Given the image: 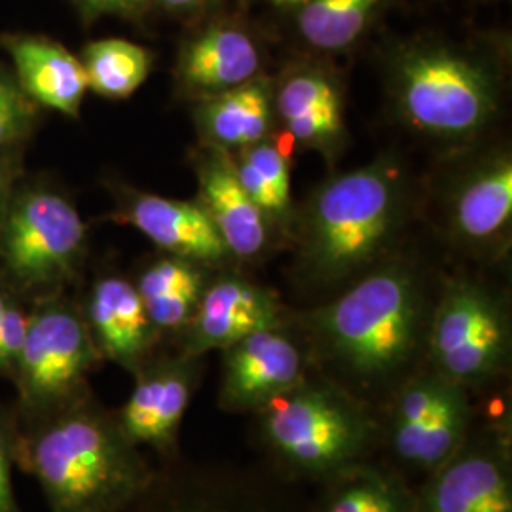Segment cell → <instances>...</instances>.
<instances>
[{
	"mask_svg": "<svg viewBox=\"0 0 512 512\" xmlns=\"http://www.w3.org/2000/svg\"><path fill=\"white\" fill-rule=\"evenodd\" d=\"M88 319L95 346L126 368H137L152 344L154 325L135 285L122 277L95 283Z\"/></svg>",
	"mask_w": 512,
	"mask_h": 512,
	"instance_id": "21",
	"label": "cell"
},
{
	"mask_svg": "<svg viewBox=\"0 0 512 512\" xmlns=\"http://www.w3.org/2000/svg\"><path fill=\"white\" fill-rule=\"evenodd\" d=\"M446 226L452 239L471 251L492 255L511 239L512 158L495 150L467 165L450 186Z\"/></svg>",
	"mask_w": 512,
	"mask_h": 512,
	"instance_id": "11",
	"label": "cell"
},
{
	"mask_svg": "<svg viewBox=\"0 0 512 512\" xmlns=\"http://www.w3.org/2000/svg\"><path fill=\"white\" fill-rule=\"evenodd\" d=\"M29 317L18 306L8 304L0 321V368L16 365L19 351L25 342Z\"/></svg>",
	"mask_w": 512,
	"mask_h": 512,
	"instance_id": "29",
	"label": "cell"
},
{
	"mask_svg": "<svg viewBox=\"0 0 512 512\" xmlns=\"http://www.w3.org/2000/svg\"><path fill=\"white\" fill-rule=\"evenodd\" d=\"M205 287V266L171 255L148 266L137 283L150 323L162 330L184 329Z\"/></svg>",
	"mask_w": 512,
	"mask_h": 512,
	"instance_id": "23",
	"label": "cell"
},
{
	"mask_svg": "<svg viewBox=\"0 0 512 512\" xmlns=\"http://www.w3.org/2000/svg\"><path fill=\"white\" fill-rule=\"evenodd\" d=\"M152 512H274L262 499L234 488L232 484H200L173 495Z\"/></svg>",
	"mask_w": 512,
	"mask_h": 512,
	"instance_id": "27",
	"label": "cell"
},
{
	"mask_svg": "<svg viewBox=\"0 0 512 512\" xmlns=\"http://www.w3.org/2000/svg\"><path fill=\"white\" fill-rule=\"evenodd\" d=\"M0 44L16 65L19 88L33 103L78 116L90 86L76 55L52 38L38 35H2Z\"/></svg>",
	"mask_w": 512,
	"mask_h": 512,
	"instance_id": "19",
	"label": "cell"
},
{
	"mask_svg": "<svg viewBox=\"0 0 512 512\" xmlns=\"http://www.w3.org/2000/svg\"><path fill=\"white\" fill-rule=\"evenodd\" d=\"M433 370L475 389L499 376L511 353V325L503 302L488 287L456 279L446 285L427 329Z\"/></svg>",
	"mask_w": 512,
	"mask_h": 512,
	"instance_id": "6",
	"label": "cell"
},
{
	"mask_svg": "<svg viewBox=\"0 0 512 512\" xmlns=\"http://www.w3.org/2000/svg\"><path fill=\"white\" fill-rule=\"evenodd\" d=\"M416 495L397 476L370 467L338 473L323 512H414Z\"/></svg>",
	"mask_w": 512,
	"mask_h": 512,
	"instance_id": "26",
	"label": "cell"
},
{
	"mask_svg": "<svg viewBox=\"0 0 512 512\" xmlns=\"http://www.w3.org/2000/svg\"><path fill=\"white\" fill-rule=\"evenodd\" d=\"M200 21L177 57V82L188 97L202 101L264 74V50L245 23L219 12Z\"/></svg>",
	"mask_w": 512,
	"mask_h": 512,
	"instance_id": "12",
	"label": "cell"
},
{
	"mask_svg": "<svg viewBox=\"0 0 512 512\" xmlns=\"http://www.w3.org/2000/svg\"><path fill=\"white\" fill-rule=\"evenodd\" d=\"M304 380V357L277 329L258 330L224 349L220 403L230 410H260Z\"/></svg>",
	"mask_w": 512,
	"mask_h": 512,
	"instance_id": "15",
	"label": "cell"
},
{
	"mask_svg": "<svg viewBox=\"0 0 512 512\" xmlns=\"http://www.w3.org/2000/svg\"><path fill=\"white\" fill-rule=\"evenodd\" d=\"M501 67L492 50L435 35L397 42L387 55V84L397 114L425 137L463 143L494 122Z\"/></svg>",
	"mask_w": 512,
	"mask_h": 512,
	"instance_id": "3",
	"label": "cell"
},
{
	"mask_svg": "<svg viewBox=\"0 0 512 512\" xmlns=\"http://www.w3.org/2000/svg\"><path fill=\"white\" fill-rule=\"evenodd\" d=\"M232 158L239 181L266 215L272 230H289L296 219L291 198V164L274 137L270 135L251 147L241 148Z\"/></svg>",
	"mask_w": 512,
	"mask_h": 512,
	"instance_id": "24",
	"label": "cell"
},
{
	"mask_svg": "<svg viewBox=\"0 0 512 512\" xmlns=\"http://www.w3.org/2000/svg\"><path fill=\"white\" fill-rule=\"evenodd\" d=\"M84 21H95L103 16L139 19L152 8V0H73Z\"/></svg>",
	"mask_w": 512,
	"mask_h": 512,
	"instance_id": "30",
	"label": "cell"
},
{
	"mask_svg": "<svg viewBox=\"0 0 512 512\" xmlns=\"http://www.w3.org/2000/svg\"><path fill=\"white\" fill-rule=\"evenodd\" d=\"M406 205L403 171L389 158L330 179L294 220L300 272L323 287L366 274L399 236Z\"/></svg>",
	"mask_w": 512,
	"mask_h": 512,
	"instance_id": "2",
	"label": "cell"
},
{
	"mask_svg": "<svg viewBox=\"0 0 512 512\" xmlns=\"http://www.w3.org/2000/svg\"><path fill=\"white\" fill-rule=\"evenodd\" d=\"M277 327L281 308L274 293L239 275H222L207 283L184 327V355L198 359L215 349L224 351L258 330Z\"/></svg>",
	"mask_w": 512,
	"mask_h": 512,
	"instance_id": "14",
	"label": "cell"
},
{
	"mask_svg": "<svg viewBox=\"0 0 512 512\" xmlns=\"http://www.w3.org/2000/svg\"><path fill=\"white\" fill-rule=\"evenodd\" d=\"M196 376V357L188 355L141 370L118 418L124 435L137 446H169L190 403Z\"/></svg>",
	"mask_w": 512,
	"mask_h": 512,
	"instance_id": "17",
	"label": "cell"
},
{
	"mask_svg": "<svg viewBox=\"0 0 512 512\" xmlns=\"http://www.w3.org/2000/svg\"><path fill=\"white\" fill-rule=\"evenodd\" d=\"M431 475L414 512H512L511 461L499 440H465Z\"/></svg>",
	"mask_w": 512,
	"mask_h": 512,
	"instance_id": "13",
	"label": "cell"
},
{
	"mask_svg": "<svg viewBox=\"0 0 512 512\" xmlns=\"http://www.w3.org/2000/svg\"><path fill=\"white\" fill-rule=\"evenodd\" d=\"M274 116L304 150L334 162L348 141L344 92L338 74L323 61H296L274 84Z\"/></svg>",
	"mask_w": 512,
	"mask_h": 512,
	"instance_id": "10",
	"label": "cell"
},
{
	"mask_svg": "<svg viewBox=\"0 0 512 512\" xmlns=\"http://www.w3.org/2000/svg\"><path fill=\"white\" fill-rule=\"evenodd\" d=\"M25 456L54 512H124L152 480L118 420L84 404L38 429Z\"/></svg>",
	"mask_w": 512,
	"mask_h": 512,
	"instance_id": "4",
	"label": "cell"
},
{
	"mask_svg": "<svg viewBox=\"0 0 512 512\" xmlns=\"http://www.w3.org/2000/svg\"><path fill=\"white\" fill-rule=\"evenodd\" d=\"M325 357L365 387L399 376L427 342L420 277L399 260L370 268L349 289L310 315Z\"/></svg>",
	"mask_w": 512,
	"mask_h": 512,
	"instance_id": "1",
	"label": "cell"
},
{
	"mask_svg": "<svg viewBox=\"0 0 512 512\" xmlns=\"http://www.w3.org/2000/svg\"><path fill=\"white\" fill-rule=\"evenodd\" d=\"M0 512H18L14 505V494L10 486V469H8V454L4 442L0 439Z\"/></svg>",
	"mask_w": 512,
	"mask_h": 512,
	"instance_id": "33",
	"label": "cell"
},
{
	"mask_svg": "<svg viewBox=\"0 0 512 512\" xmlns=\"http://www.w3.org/2000/svg\"><path fill=\"white\" fill-rule=\"evenodd\" d=\"M84 241L86 226L73 203L48 190L19 196L0 224L6 266L27 285L52 283L69 274Z\"/></svg>",
	"mask_w": 512,
	"mask_h": 512,
	"instance_id": "7",
	"label": "cell"
},
{
	"mask_svg": "<svg viewBox=\"0 0 512 512\" xmlns=\"http://www.w3.org/2000/svg\"><path fill=\"white\" fill-rule=\"evenodd\" d=\"M8 304H10V302L0 294V321H2V317H4V311L8 308Z\"/></svg>",
	"mask_w": 512,
	"mask_h": 512,
	"instance_id": "35",
	"label": "cell"
},
{
	"mask_svg": "<svg viewBox=\"0 0 512 512\" xmlns=\"http://www.w3.org/2000/svg\"><path fill=\"white\" fill-rule=\"evenodd\" d=\"M194 120L202 145L230 154L251 147L272 135L274 84L260 74L236 90L196 101Z\"/></svg>",
	"mask_w": 512,
	"mask_h": 512,
	"instance_id": "20",
	"label": "cell"
},
{
	"mask_svg": "<svg viewBox=\"0 0 512 512\" xmlns=\"http://www.w3.org/2000/svg\"><path fill=\"white\" fill-rule=\"evenodd\" d=\"M220 4L222 0H152V6H158L167 14L188 21H200L211 14H217Z\"/></svg>",
	"mask_w": 512,
	"mask_h": 512,
	"instance_id": "31",
	"label": "cell"
},
{
	"mask_svg": "<svg viewBox=\"0 0 512 512\" xmlns=\"http://www.w3.org/2000/svg\"><path fill=\"white\" fill-rule=\"evenodd\" d=\"M122 219L171 256L202 266H217L232 258L198 202L135 192L122 203Z\"/></svg>",
	"mask_w": 512,
	"mask_h": 512,
	"instance_id": "18",
	"label": "cell"
},
{
	"mask_svg": "<svg viewBox=\"0 0 512 512\" xmlns=\"http://www.w3.org/2000/svg\"><path fill=\"white\" fill-rule=\"evenodd\" d=\"M95 361V342L86 321L67 306H48L29 317L19 351L21 395L31 406H50L71 397Z\"/></svg>",
	"mask_w": 512,
	"mask_h": 512,
	"instance_id": "9",
	"label": "cell"
},
{
	"mask_svg": "<svg viewBox=\"0 0 512 512\" xmlns=\"http://www.w3.org/2000/svg\"><path fill=\"white\" fill-rule=\"evenodd\" d=\"M397 0H306L296 29L311 50L342 54L357 46L384 19Z\"/></svg>",
	"mask_w": 512,
	"mask_h": 512,
	"instance_id": "22",
	"label": "cell"
},
{
	"mask_svg": "<svg viewBox=\"0 0 512 512\" xmlns=\"http://www.w3.org/2000/svg\"><path fill=\"white\" fill-rule=\"evenodd\" d=\"M18 179V160L12 154H0V224L10 205L12 186Z\"/></svg>",
	"mask_w": 512,
	"mask_h": 512,
	"instance_id": "32",
	"label": "cell"
},
{
	"mask_svg": "<svg viewBox=\"0 0 512 512\" xmlns=\"http://www.w3.org/2000/svg\"><path fill=\"white\" fill-rule=\"evenodd\" d=\"M262 433L279 458L304 473L338 475L370 440V421L336 389L302 380L260 410Z\"/></svg>",
	"mask_w": 512,
	"mask_h": 512,
	"instance_id": "5",
	"label": "cell"
},
{
	"mask_svg": "<svg viewBox=\"0 0 512 512\" xmlns=\"http://www.w3.org/2000/svg\"><path fill=\"white\" fill-rule=\"evenodd\" d=\"M198 203L219 230L230 255L251 260L268 249L272 226L239 181L230 152L202 145L194 156Z\"/></svg>",
	"mask_w": 512,
	"mask_h": 512,
	"instance_id": "16",
	"label": "cell"
},
{
	"mask_svg": "<svg viewBox=\"0 0 512 512\" xmlns=\"http://www.w3.org/2000/svg\"><path fill=\"white\" fill-rule=\"evenodd\" d=\"M389 421L395 454L404 463L433 473L469 439L467 389L435 370L418 374L397 393Z\"/></svg>",
	"mask_w": 512,
	"mask_h": 512,
	"instance_id": "8",
	"label": "cell"
},
{
	"mask_svg": "<svg viewBox=\"0 0 512 512\" xmlns=\"http://www.w3.org/2000/svg\"><path fill=\"white\" fill-rule=\"evenodd\" d=\"M275 8H283V10H293L296 12L306 0H270Z\"/></svg>",
	"mask_w": 512,
	"mask_h": 512,
	"instance_id": "34",
	"label": "cell"
},
{
	"mask_svg": "<svg viewBox=\"0 0 512 512\" xmlns=\"http://www.w3.org/2000/svg\"><path fill=\"white\" fill-rule=\"evenodd\" d=\"M35 116V105L19 88L18 80L0 71V148L19 141Z\"/></svg>",
	"mask_w": 512,
	"mask_h": 512,
	"instance_id": "28",
	"label": "cell"
},
{
	"mask_svg": "<svg viewBox=\"0 0 512 512\" xmlns=\"http://www.w3.org/2000/svg\"><path fill=\"white\" fill-rule=\"evenodd\" d=\"M80 61L93 92L107 99H126L147 80L152 55L128 40L105 38L90 42Z\"/></svg>",
	"mask_w": 512,
	"mask_h": 512,
	"instance_id": "25",
	"label": "cell"
}]
</instances>
